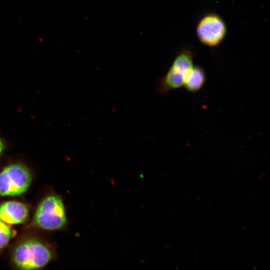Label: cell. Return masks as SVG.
<instances>
[{"instance_id":"cell-7","label":"cell","mask_w":270,"mask_h":270,"mask_svg":"<svg viewBox=\"0 0 270 270\" xmlns=\"http://www.w3.org/2000/svg\"><path fill=\"white\" fill-rule=\"evenodd\" d=\"M206 79L204 70L200 66H194L186 77L184 87L188 92H197L204 86Z\"/></svg>"},{"instance_id":"cell-9","label":"cell","mask_w":270,"mask_h":270,"mask_svg":"<svg viewBox=\"0 0 270 270\" xmlns=\"http://www.w3.org/2000/svg\"><path fill=\"white\" fill-rule=\"evenodd\" d=\"M6 148V143L5 141L0 137V158L5 150Z\"/></svg>"},{"instance_id":"cell-5","label":"cell","mask_w":270,"mask_h":270,"mask_svg":"<svg viewBox=\"0 0 270 270\" xmlns=\"http://www.w3.org/2000/svg\"><path fill=\"white\" fill-rule=\"evenodd\" d=\"M194 65L183 55H176L166 74L157 82L159 94L165 96L170 91L184 86L186 77Z\"/></svg>"},{"instance_id":"cell-4","label":"cell","mask_w":270,"mask_h":270,"mask_svg":"<svg viewBox=\"0 0 270 270\" xmlns=\"http://www.w3.org/2000/svg\"><path fill=\"white\" fill-rule=\"evenodd\" d=\"M200 42L210 48L219 46L224 39L227 27L224 19L218 14L210 12L199 19L196 28Z\"/></svg>"},{"instance_id":"cell-1","label":"cell","mask_w":270,"mask_h":270,"mask_svg":"<svg viewBox=\"0 0 270 270\" xmlns=\"http://www.w3.org/2000/svg\"><path fill=\"white\" fill-rule=\"evenodd\" d=\"M50 249L44 243L34 238L26 239L14 248L12 260L21 270H36L46 265L52 259Z\"/></svg>"},{"instance_id":"cell-2","label":"cell","mask_w":270,"mask_h":270,"mask_svg":"<svg viewBox=\"0 0 270 270\" xmlns=\"http://www.w3.org/2000/svg\"><path fill=\"white\" fill-rule=\"evenodd\" d=\"M33 222L36 226L44 230L63 228L66 223V216L62 198L54 194L45 197L36 211Z\"/></svg>"},{"instance_id":"cell-8","label":"cell","mask_w":270,"mask_h":270,"mask_svg":"<svg viewBox=\"0 0 270 270\" xmlns=\"http://www.w3.org/2000/svg\"><path fill=\"white\" fill-rule=\"evenodd\" d=\"M12 234L10 228L7 224L0 220V250L7 246Z\"/></svg>"},{"instance_id":"cell-3","label":"cell","mask_w":270,"mask_h":270,"mask_svg":"<svg viewBox=\"0 0 270 270\" xmlns=\"http://www.w3.org/2000/svg\"><path fill=\"white\" fill-rule=\"evenodd\" d=\"M32 180L28 168L20 162L8 165L0 172V196H16L28 188Z\"/></svg>"},{"instance_id":"cell-6","label":"cell","mask_w":270,"mask_h":270,"mask_svg":"<svg viewBox=\"0 0 270 270\" xmlns=\"http://www.w3.org/2000/svg\"><path fill=\"white\" fill-rule=\"evenodd\" d=\"M28 216V209L24 203L8 201L0 204V220L10 224L23 223Z\"/></svg>"}]
</instances>
